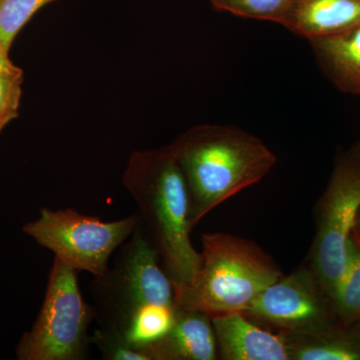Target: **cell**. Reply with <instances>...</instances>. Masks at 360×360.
I'll list each match as a JSON object with an SVG mask.
<instances>
[{
  "mask_svg": "<svg viewBox=\"0 0 360 360\" xmlns=\"http://www.w3.org/2000/svg\"><path fill=\"white\" fill-rule=\"evenodd\" d=\"M123 184L137 206L139 226L158 252L174 288L188 285L200 269L193 248L191 203L186 179L169 148L135 151Z\"/></svg>",
  "mask_w": 360,
  "mask_h": 360,
  "instance_id": "1",
  "label": "cell"
},
{
  "mask_svg": "<svg viewBox=\"0 0 360 360\" xmlns=\"http://www.w3.org/2000/svg\"><path fill=\"white\" fill-rule=\"evenodd\" d=\"M310 44L329 80L340 91L360 96V25Z\"/></svg>",
  "mask_w": 360,
  "mask_h": 360,
  "instance_id": "12",
  "label": "cell"
},
{
  "mask_svg": "<svg viewBox=\"0 0 360 360\" xmlns=\"http://www.w3.org/2000/svg\"><path fill=\"white\" fill-rule=\"evenodd\" d=\"M53 1L56 0H0V46L9 51L23 26Z\"/></svg>",
  "mask_w": 360,
  "mask_h": 360,
  "instance_id": "15",
  "label": "cell"
},
{
  "mask_svg": "<svg viewBox=\"0 0 360 360\" xmlns=\"http://www.w3.org/2000/svg\"><path fill=\"white\" fill-rule=\"evenodd\" d=\"M335 314L345 324L360 322V241L352 233L347 267L333 298Z\"/></svg>",
  "mask_w": 360,
  "mask_h": 360,
  "instance_id": "14",
  "label": "cell"
},
{
  "mask_svg": "<svg viewBox=\"0 0 360 360\" xmlns=\"http://www.w3.org/2000/svg\"><path fill=\"white\" fill-rule=\"evenodd\" d=\"M22 82L20 68L0 75V132L18 116Z\"/></svg>",
  "mask_w": 360,
  "mask_h": 360,
  "instance_id": "18",
  "label": "cell"
},
{
  "mask_svg": "<svg viewBox=\"0 0 360 360\" xmlns=\"http://www.w3.org/2000/svg\"><path fill=\"white\" fill-rule=\"evenodd\" d=\"M137 213L105 222L68 208H41L39 219L23 226V232L39 245L52 251L58 260L77 271L101 278L108 272V260L134 233Z\"/></svg>",
  "mask_w": 360,
  "mask_h": 360,
  "instance_id": "6",
  "label": "cell"
},
{
  "mask_svg": "<svg viewBox=\"0 0 360 360\" xmlns=\"http://www.w3.org/2000/svg\"><path fill=\"white\" fill-rule=\"evenodd\" d=\"M359 208L360 160L355 151L338 161L319 203L309 269L330 300L347 267Z\"/></svg>",
  "mask_w": 360,
  "mask_h": 360,
  "instance_id": "7",
  "label": "cell"
},
{
  "mask_svg": "<svg viewBox=\"0 0 360 360\" xmlns=\"http://www.w3.org/2000/svg\"><path fill=\"white\" fill-rule=\"evenodd\" d=\"M279 25L309 41L360 25V0H292Z\"/></svg>",
  "mask_w": 360,
  "mask_h": 360,
  "instance_id": "11",
  "label": "cell"
},
{
  "mask_svg": "<svg viewBox=\"0 0 360 360\" xmlns=\"http://www.w3.org/2000/svg\"><path fill=\"white\" fill-rule=\"evenodd\" d=\"M200 269L188 285L174 288V307L210 317L243 312L283 276L262 248L231 234L203 233Z\"/></svg>",
  "mask_w": 360,
  "mask_h": 360,
  "instance_id": "4",
  "label": "cell"
},
{
  "mask_svg": "<svg viewBox=\"0 0 360 360\" xmlns=\"http://www.w3.org/2000/svg\"><path fill=\"white\" fill-rule=\"evenodd\" d=\"M330 311V298L312 270L303 266L267 286L243 314L279 333H307L333 324Z\"/></svg>",
  "mask_w": 360,
  "mask_h": 360,
  "instance_id": "8",
  "label": "cell"
},
{
  "mask_svg": "<svg viewBox=\"0 0 360 360\" xmlns=\"http://www.w3.org/2000/svg\"><path fill=\"white\" fill-rule=\"evenodd\" d=\"M217 340L212 317L175 307L172 326L160 338L141 345L149 360H214Z\"/></svg>",
  "mask_w": 360,
  "mask_h": 360,
  "instance_id": "10",
  "label": "cell"
},
{
  "mask_svg": "<svg viewBox=\"0 0 360 360\" xmlns=\"http://www.w3.org/2000/svg\"><path fill=\"white\" fill-rule=\"evenodd\" d=\"M91 345H96L108 360H149L139 345L132 343L115 331L101 328L91 335Z\"/></svg>",
  "mask_w": 360,
  "mask_h": 360,
  "instance_id": "17",
  "label": "cell"
},
{
  "mask_svg": "<svg viewBox=\"0 0 360 360\" xmlns=\"http://www.w3.org/2000/svg\"><path fill=\"white\" fill-rule=\"evenodd\" d=\"M18 66L14 65L9 59L8 51L0 46V75L1 73L11 72V71L18 70Z\"/></svg>",
  "mask_w": 360,
  "mask_h": 360,
  "instance_id": "19",
  "label": "cell"
},
{
  "mask_svg": "<svg viewBox=\"0 0 360 360\" xmlns=\"http://www.w3.org/2000/svg\"><path fill=\"white\" fill-rule=\"evenodd\" d=\"M96 317L78 285L77 271L54 258L41 309L32 329L23 335L16 355L20 360L87 359Z\"/></svg>",
  "mask_w": 360,
  "mask_h": 360,
  "instance_id": "5",
  "label": "cell"
},
{
  "mask_svg": "<svg viewBox=\"0 0 360 360\" xmlns=\"http://www.w3.org/2000/svg\"><path fill=\"white\" fill-rule=\"evenodd\" d=\"M356 153H357V155H359V158L360 160V143L359 144V146H357Z\"/></svg>",
  "mask_w": 360,
  "mask_h": 360,
  "instance_id": "21",
  "label": "cell"
},
{
  "mask_svg": "<svg viewBox=\"0 0 360 360\" xmlns=\"http://www.w3.org/2000/svg\"><path fill=\"white\" fill-rule=\"evenodd\" d=\"M292 0H210L219 11L240 18L279 23Z\"/></svg>",
  "mask_w": 360,
  "mask_h": 360,
  "instance_id": "16",
  "label": "cell"
},
{
  "mask_svg": "<svg viewBox=\"0 0 360 360\" xmlns=\"http://www.w3.org/2000/svg\"><path fill=\"white\" fill-rule=\"evenodd\" d=\"M90 291L99 326L135 345L158 340L174 321V285L139 224L113 266L91 281Z\"/></svg>",
  "mask_w": 360,
  "mask_h": 360,
  "instance_id": "2",
  "label": "cell"
},
{
  "mask_svg": "<svg viewBox=\"0 0 360 360\" xmlns=\"http://www.w3.org/2000/svg\"><path fill=\"white\" fill-rule=\"evenodd\" d=\"M167 148L186 179L193 226L224 201L259 182L276 162L264 141L231 125H198Z\"/></svg>",
  "mask_w": 360,
  "mask_h": 360,
  "instance_id": "3",
  "label": "cell"
},
{
  "mask_svg": "<svg viewBox=\"0 0 360 360\" xmlns=\"http://www.w3.org/2000/svg\"><path fill=\"white\" fill-rule=\"evenodd\" d=\"M352 233H354L355 238L359 239V240L360 241V208L359 210V213H357L356 221H355V226L354 232H352Z\"/></svg>",
  "mask_w": 360,
  "mask_h": 360,
  "instance_id": "20",
  "label": "cell"
},
{
  "mask_svg": "<svg viewBox=\"0 0 360 360\" xmlns=\"http://www.w3.org/2000/svg\"><path fill=\"white\" fill-rule=\"evenodd\" d=\"M290 360H360V333L341 331L333 324L307 333H281Z\"/></svg>",
  "mask_w": 360,
  "mask_h": 360,
  "instance_id": "13",
  "label": "cell"
},
{
  "mask_svg": "<svg viewBox=\"0 0 360 360\" xmlns=\"http://www.w3.org/2000/svg\"><path fill=\"white\" fill-rule=\"evenodd\" d=\"M220 357L224 360H290L281 333H272L234 312L212 317Z\"/></svg>",
  "mask_w": 360,
  "mask_h": 360,
  "instance_id": "9",
  "label": "cell"
}]
</instances>
